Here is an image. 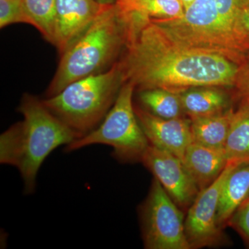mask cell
<instances>
[{
  "label": "cell",
  "instance_id": "obj_20",
  "mask_svg": "<svg viewBox=\"0 0 249 249\" xmlns=\"http://www.w3.org/2000/svg\"><path fill=\"white\" fill-rule=\"evenodd\" d=\"M28 24L23 11L21 0H0V27L1 29L16 24Z\"/></svg>",
  "mask_w": 249,
  "mask_h": 249
},
{
  "label": "cell",
  "instance_id": "obj_4",
  "mask_svg": "<svg viewBox=\"0 0 249 249\" xmlns=\"http://www.w3.org/2000/svg\"><path fill=\"white\" fill-rule=\"evenodd\" d=\"M124 83L122 65L117 62L106 71L73 82L42 102L80 138L106 117Z\"/></svg>",
  "mask_w": 249,
  "mask_h": 249
},
{
  "label": "cell",
  "instance_id": "obj_25",
  "mask_svg": "<svg viewBox=\"0 0 249 249\" xmlns=\"http://www.w3.org/2000/svg\"><path fill=\"white\" fill-rule=\"evenodd\" d=\"M180 1H181L183 7H184V9L186 10L188 9V8L189 7V6H191V5L193 4L196 0H180Z\"/></svg>",
  "mask_w": 249,
  "mask_h": 249
},
{
  "label": "cell",
  "instance_id": "obj_22",
  "mask_svg": "<svg viewBox=\"0 0 249 249\" xmlns=\"http://www.w3.org/2000/svg\"><path fill=\"white\" fill-rule=\"evenodd\" d=\"M234 86L237 89V95L241 99V103L249 105V53L243 63L239 66Z\"/></svg>",
  "mask_w": 249,
  "mask_h": 249
},
{
  "label": "cell",
  "instance_id": "obj_5",
  "mask_svg": "<svg viewBox=\"0 0 249 249\" xmlns=\"http://www.w3.org/2000/svg\"><path fill=\"white\" fill-rule=\"evenodd\" d=\"M170 38L188 48L222 55L240 66L247 54L219 19L216 0H196L180 19H151Z\"/></svg>",
  "mask_w": 249,
  "mask_h": 249
},
{
  "label": "cell",
  "instance_id": "obj_9",
  "mask_svg": "<svg viewBox=\"0 0 249 249\" xmlns=\"http://www.w3.org/2000/svg\"><path fill=\"white\" fill-rule=\"evenodd\" d=\"M142 162L180 209L191 207L199 190L181 159L150 145L142 156Z\"/></svg>",
  "mask_w": 249,
  "mask_h": 249
},
{
  "label": "cell",
  "instance_id": "obj_28",
  "mask_svg": "<svg viewBox=\"0 0 249 249\" xmlns=\"http://www.w3.org/2000/svg\"></svg>",
  "mask_w": 249,
  "mask_h": 249
},
{
  "label": "cell",
  "instance_id": "obj_24",
  "mask_svg": "<svg viewBox=\"0 0 249 249\" xmlns=\"http://www.w3.org/2000/svg\"><path fill=\"white\" fill-rule=\"evenodd\" d=\"M144 0H116L115 3L123 11L133 12Z\"/></svg>",
  "mask_w": 249,
  "mask_h": 249
},
{
  "label": "cell",
  "instance_id": "obj_16",
  "mask_svg": "<svg viewBox=\"0 0 249 249\" xmlns=\"http://www.w3.org/2000/svg\"><path fill=\"white\" fill-rule=\"evenodd\" d=\"M28 24L34 26L46 40L56 45L58 14L56 0H21Z\"/></svg>",
  "mask_w": 249,
  "mask_h": 249
},
{
  "label": "cell",
  "instance_id": "obj_1",
  "mask_svg": "<svg viewBox=\"0 0 249 249\" xmlns=\"http://www.w3.org/2000/svg\"><path fill=\"white\" fill-rule=\"evenodd\" d=\"M130 33L121 63L124 80L139 90L181 93L201 87L234 86L239 65L222 55L180 45L150 18L131 13Z\"/></svg>",
  "mask_w": 249,
  "mask_h": 249
},
{
  "label": "cell",
  "instance_id": "obj_15",
  "mask_svg": "<svg viewBox=\"0 0 249 249\" xmlns=\"http://www.w3.org/2000/svg\"><path fill=\"white\" fill-rule=\"evenodd\" d=\"M213 88H192L180 93L183 111L190 118H193L213 115L229 109L227 95Z\"/></svg>",
  "mask_w": 249,
  "mask_h": 249
},
{
  "label": "cell",
  "instance_id": "obj_3",
  "mask_svg": "<svg viewBox=\"0 0 249 249\" xmlns=\"http://www.w3.org/2000/svg\"><path fill=\"white\" fill-rule=\"evenodd\" d=\"M130 16L116 3L106 4L96 19L61 54V59L47 98L67 85L85 77L110 69L127 48L130 32Z\"/></svg>",
  "mask_w": 249,
  "mask_h": 249
},
{
  "label": "cell",
  "instance_id": "obj_12",
  "mask_svg": "<svg viewBox=\"0 0 249 249\" xmlns=\"http://www.w3.org/2000/svg\"><path fill=\"white\" fill-rule=\"evenodd\" d=\"M182 161L199 192L213 183L229 163L224 149L194 142L187 149Z\"/></svg>",
  "mask_w": 249,
  "mask_h": 249
},
{
  "label": "cell",
  "instance_id": "obj_19",
  "mask_svg": "<svg viewBox=\"0 0 249 249\" xmlns=\"http://www.w3.org/2000/svg\"><path fill=\"white\" fill-rule=\"evenodd\" d=\"M133 12L150 19H180L184 16L185 9L180 0H144Z\"/></svg>",
  "mask_w": 249,
  "mask_h": 249
},
{
  "label": "cell",
  "instance_id": "obj_23",
  "mask_svg": "<svg viewBox=\"0 0 249 249\" xmlns=\"http://www.w3.org/2000/svg\"><path fill=\"white\" fill-rule=\"evenodd\" d=\"M235 34L237 40L246 52L249 53V8H242L235 24Z\"/></svg>",
  "mask_w": 249,
  "mask_h": 249
},
{
  "label": "cell",
  "instance_id": "obj_6",
  "mask_svg": "<svg viewBox=\"0 0 249 249\" xmlns=\"http://www.w3.org/2000/svg\"><path fill=\"white\" fill-rule=\"evenodd\" d=\"M135 86L126 81L115 103L100 125L65 146L71 152L95 144L112 147L113 157L123 163L142 162L150 142L139 124L133 106Z\"/></svg>",
  "mask_w": 249,
  "mask_h": 249
},
{
  "label": "cell",
  "instance_id": "obj_14",
  "mask_svg": "<svg viewBox=\"0 0 249 249\" xmlns=\"http://www.w3.org/2000/svg\"><path fill=\"white\" fill-rule=\"evenodd\" d=\"M232 108L213 115L191 118L193 142L224 149L233 116Z\"/></svg>",
  "mask_w": 249,
  "mask_h": 249
},
{
  "label": "cell",
  "instance_id": "obj_26",
  "mask_svg": "<svg viewBox=\"0 0 249 249\" xmlns=\"http://www.w3.org/2000/svg\"><path fill=\"white\" fill-rule=\"evenodd\" d=\"M96 1L103 4H114L116 0H96Z\"/></svg>",
  "mask_w": 249,
  "mask_h": 249
},
{
  "label": "cell",
  "instance_id": "obj_17",
  "mask_svg": "<svg viewBox=\"0 0 249 249\" xmlns=\"http://www.w3.org/2000/svg\"><path fill=\"white\" fill-rule=\"evenodd\" d=\"M224 150L228 162L249 160V105L234 111Z\"/></svg>",
  "mask_w": 249,
  "mask_h": 249
},
{
  "label": "cell",
  "instance_id": "obj_2",
  "mask_svg": "<svg viewBox=\"0 0 249 249\" xmlns=\"http://www.w3.org/2000/svg\"><path fill=\"white\" fill-rule=\"evenodd\" d=\"M19 111L23 121L13 124L0 137V163L17 168L24 192L32 194L46 159L57 147L66 146L80 137L32 95L23 96Z\"/></svg>",
  "mask_w": 249,
  "mask_h": 249
},
{
  "label": "cell",
  "instance_id": "obj_7",
  "mask_svg": "<svg viewBox=\"0 0 249 249\" xmlns=\"http://www.w3.org/2000/svg\"><path fill=\"white\" fill-rule=\"evenodd\" d=\"M142 237L147 249H192L182 211L157 178L141 207Z\"/></svg>",
  "mask_w": 249,
  "mask_h": 249
},
{
  "label": "cell",
  "instance_id": "obj_10",
  "mask_svg": "<svg viewBox=\"0 0 249 249\" xmlns=\"http://www.w3.org/2000/svg\"><path fill=\"white\" fill-rule=\"evenodd\" d=\"M136 114L150 145L173 154L183 160L193 142L191 121L182 117L163 119L141 108Z\"/></svg>",
  "mask_w": 249,
  "mask_h": 249
},
{
  "label": "cell",
  "instance_id": "obj_11",
  "mask_svg": "<svg viewBox=\"0 0 249 249\" xmlns=\"http://www.w3.org/2000/svg\"><path fill=\"white\" fill-rule=\"evenodd\" d=\"M105 5L96 0H56L58 36L55 47L60 54L89 27Z\"/></svg>",
  "mask_w": 249,
  "mask_h": 249
},
{
  "label": "cell",
  "instance_id": "obj_18",
  "mask_svg": "<svg viewBox=\"0 0 249 249\" xmlns=\"http://www.w3.org/2000/svg\"><path fill=\"white\" fill-rule=\"evenodd\" d=\"M139 98L146 111L159 117L176 119L184 112L179 93L163 89H141Z\"/></svg>",
  "mask_w": 249,
  "mask_h": 249
},
{
  "label": "cell",
  "instance_id": "obj_13",
  "mask_svg": "<svg viewBox=\"0 0 249 249\" xmlns=\"http://www.w3.org/2000/svg\"><path fill=\"white\" fill-rule=\"evenodd\" d=\"M249 196V160L236 162L223 184L217 222L224 229L237 209Z\"/></svg>",
  "mask_w": 249,
  "mask_h": 249
},
{
  "label": "cell",
  "instance_id": "obj_21",
  "mask_svg": "<svg viewBox=\"0 0 249 249\" xmlns=\"http://www.w3.org/2000/svg\"><path fill=\"white\" fill-rule=\"evenodd\" d=\"M249 246V197L237 209L228 223Z\"/></svg>",
  "mask_w": 249,
  "mask_h": 249
},
{
  "label": "cell",
  "instance_id": "obj_8",
  "mask_svg": "<svg viewBox=\"0 0 249 249\" xmlns=\"http://www.w3.org/2000/svg\"><path fill=\"white\" fill-rule=\"evenodd\" d=\"M236 162H229L219 178L199 192L185 218V230L192 249L219 247L227 243L224 229L217 222L223 184Z\"/></svg>",
  "mask_w": 249,
  "mask_h": 249
},
{
  "label": "cell",
  "instance_id": "obj_27",
  "mask_svg": "<svg viewBox=\"0 0 249 249\" xmlns=\"http://www.w3.org/2000/svg\"><path fill=\"white\" fill-rule=\"evenodd\" d=\"M242 8H249V0H242Z\"/></svg>",
  "mask_w": 249,
  "mask_h": 249
}]
</instances>
